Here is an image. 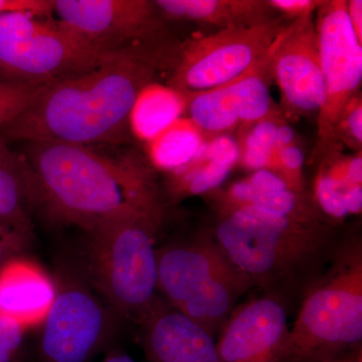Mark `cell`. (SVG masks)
I'll return each instance as SVG.
<instances>
[{
	"label": "cell",
	"mask_w": 362,
	"mask_h": 362,
	"mask_svg": "<svg viewBox=\"0 0 362 362\" xmlns=\"http://www.w3.org/2000/svg\"><path fill=\"white\" fill-rule=\"evenodd\" d=\"M175 54L157 37L111 52L89 70L45 84L35 101L0 132L25 142L116 143L129 130L138 93L157 71L171 68Z\"/></svg>",
	"instance_id": "cell-1"
},
{
	"label": "cell",
	"mask_w": 362,
	"mask_h": 362,
	"mask_svg": "<svg viewBox=\"0 0 362 362\" xmlns=\"http://www.w3.org/2000/svg\"><path fill=\"white\" fill-rule=\"evenodd\" d=\"M21 156L32 204L54 220L89 230L126 214H161L148 170L132 157L58 142H26Z\"/></svg>",
	"instance_id": "cell-2"
},
{
	"label": "cell",
	"mask_w": 362,
	"mask_h": 362,
	"mask_svg": "<svg viewBox=\"0 0 362 362\" xmlns=\"http://www.w3.org/2000/svg\"><path fill=\"white\" fill-rule=\"evenodd\" d=\"M160 218L130 214L86 230L81 271L121 319L139 322L158 300L156 235Z\"/></svg>",
	"instance_id": "cell-3"
},
{
	"label": "cell",
	"mask_w": 362,
	"mask_h": 362,
	"mask_svg": "<svg viewBox=\"0 0 362 362\" xmlns=\"http://www.w3.org/2000/svg\"><path fill=\"white\" fill-rule=\"evenodd\" d=\"M228 259L252 284L273 287L317 263L327 237L318 223H302L252 204H228L216 230Z\"/></svg>",
	"instance_id": "cell-4"
},
{
	"label": "cell",
	"mask_w": 362,
	"mask_h": 362,
	"mask_svg": "<svg viewBox=\"0 0 362 362\" xmlns=\"http://www.w3.org/2000/svg\"><path fill=\"white\" fill-rule=\"evenodd\" d=\"M362 339L361 249L347 252L305 298L277 362H326Z\"/></svg>",
	"instance_id": "cell-5"
},
{
	"label": "cell",
	"mask_w": 362,
	"mask_h": 362,
	"mask_svg": "<svg viewBox=\"0 0 362 362\" xmlns=\"http://www.w3.org/2000/svg\"><path fill=\"white\" fill-rule=\"evenodd\" d=\"M111 52L80 39L58 21L30 13L0 16V75L4 81L47 84L89 70Z\"/></svg>",
	"instance_id": "cell-6"
},
{
	"label": "cell",
	"mask_w": 362,
	"mask_h": 362,
	"mask_svg": "<svg viewBox=\"0 0 362 362\" xmlns=\"http://www.w3.org/2000/svg\"><path fill=\"white\" fill-rule=\"evenodd\" d=\"M51 310L40 326L42 362H92L108 349L121 317L80 268H59Z\"/></svg>",
	"instance_id": "cell-7"
},
{
	"label": "cell",
	"mask_w": 362,
	"mask_h": 362,
	"mask_svg": "<svg viewBox=\"0 0 362 362\" xmlns=\"http://www.w3.org/2000/svg\"><path fill=\"white\" fill-rule=\"evenodd\" d=\"M283 30L271 20L188 40L175 52L168 85L192 93L228 84L261 61Z\"/></svg>",
	"instance_id": "cell-8"
},
{
	"label": "cell",
	"mask_w": 362,
	"mask_h": 362,
	"mask_svg": "<svg viewBox=\"0 0 362 362\" xmlns=\"http://www.w3.org/2000/svg\"><path fill=\"white\" fill-rule=\"evenodd\" d=\"M315 25L324 83V103L318 113V136L323 147L334 140L343 111L362 80V45L347 16V1H323Z\"/></svg>",
	"instance_id": "cell-9"
},
{
	"label": "cell",
	"mask_w": 362,
	"mask_h": 362,
	"mask_svg": "<svg viewBox=\"0 0 362 362\" xmlns=\"http://www.w3.org/2000/svg\"><path fill=\"white\" fill-rule=\"evenodd\" d=\"M154 1L147 0H54L59 23L85 42L115 52L157 37Z\"/></svg>",
	"instance_id": "cell-10"
},
{
	"label": "cell",
	"mask_w": 362,
	"mask_h": 362,
	"mask_svg": "<svg viewBox=\"0 0 362 362\" xmlns=\"http://www.w3.org/2000/svg\"><path fill=\"white\" fill-rule=\"evenodd\" d=\"M271 69L290 115L320 112L324 83L312 14L295 18L279 35L272 49Z\"/></svg>",
	"instance_id": "cell-11"
},
{
	"label": "cell",
	"mask_w": 362,
	"mask_h": 362,
	"mask_svg": "<svg viewBox=\"0 0 362 362\" xmlns=\"http://www.w3.org/2000/svg\"><path fill=\"white\" fill-rule=\"evenodd\" d=\"M278 299L261 298L230 316L216 343L220 362H277L289 327Z\"/></svg>",
	"instance_id": "cell-12"
},
{
	"label": "cell",
	"mask_w": 362,
	"mask_h": 362,
	"mask_svg": "<svg viewBox=\"0 0 362 362\" xmlns=\"http://www.w3.org/2000/svg\"><path fill=\"white\" fill-rule=\"evenodd\" d=\"M139 323L148 362H220L213 335L159 298Z\"/></svg>",
	"instance_id": "cell-13"
},
{
	"label": "cell",
	"mask_w": 362,
	"mask_h": 362,
	"mask_svg": "<svg viewBox=\"0 0 362 362\" xmlns=\"http://www.w3.org/2000/svg\"><path fill=\"white\" fill-rule=\"evenodd\" d=\"M158 290L180 309L213 279L239 270L213 243L178 244L158 250Z\"/></svg>",
	"instance_id": "cell-14"
},
{
	"label": "cell",
	"mask_w": 362,
	"mask_h": 362,
	"mask_svg": "<svg viewBox=\"0 0 362 362\" xmlns=\"http://www.w3.org/2000/svg\"><path fill=\"white\" fill-rule=\"evenodd\" d=\"M56 293L54 279L23 255L0 267V317L28 331L44 323Z\"/></svg>",
	"instance_id": "cell-15"
},
{
	"label": "cell",
	"mask_w": 362,
	"mask_h": 362,
	"mask_svg": "<svg viewBox=\"0 0 362 362\" xmlns=\"http://www.w3.org/2000/svg\"><path fill=\"white\" fill-rule=\"evenodd\" d=\"M154 4L168 18L206 23L221 30L273 20L268 1L259 0H157Z\"/></svg>",
	"instance_id": "cell-16"
},
{
	"label": "cell",
	"mask_w": 362,
	"mask_h": 362,
	"mask_svg": "<svg viewBox=\"0 0 362 362\" xmlns=\"http://www.w3.org/2000/svg\"><path fill=\"white\" fill-rule=\"evenodd\" d=\"M240 146L230 135L209 138L194 160L171 173V188L177 194H201L225 181L240 161Z\"/></svg>",
	"instance_id": "cell-17"
},
{
	"label": "cell",
	"mask_w": 362,
	"mask_h": 362,
	"mask_svg": "<svg viewBox=\"0 0 362 362\" xmlns=\"http://www.w3.org/2000/svg\"><path fill=\"white\" fill-rule=\"evenodd\" d=\"M187 93L152 81L136 97L128 119L129 131L147 144L187 115Z\"/></svg>",
	"instance_id": "cell-18"
},
{
	"label": "cell",
	"mask_w": 362,
	"mask_h": 362,
	"mask_svg": "<svg viewBox=\"0 0 362 362\" xmlns=\"http://www.w3.org/2000/svg\"><path fill=\"white\" fill-rule=\"evenodd\" d=\"M30 180L23 156L0 136V221L30 243L33 237Z\"/></svg>",
	"instance_id": "cell-19"
},
{
	"label": "cell",
	"mask_w": 362,
	"mask_h": 362,
	"mask_svg": "<svg viewBox=\"0 0 362 362\" xmlns=\"http://www.w3.org/2000/svg\"><path fill=\"white\" fill-rule=\"evenodd\" d=\"M252 285L246 274L238 270L213 279L178 311L214 335L233 310L242 293Z\"/></svg>",
	"instance_id": "cell-20"
},
{
	"label": "cell",
	"mask_w": 362,
	"mask_h": 362,
	"mask_svg": "<svg viewBox=\"0 0 362 362\" xmlns=\"http://www.w3.org/2000/svg\"><path fill=\"white\" fill-rule=\"evenodd\" d=\"M207 139L209 137L185 116L147 143V154L154 168L171 175L194 161Z\"/></svg>",
	"instance_id": "cell-21"
},
{
	"label": "cell",
	"mask_w": 362,
	"mask_h": 362,
	"mask_svg": "<svg viewBox=\"0 0 362 362\" xmlns=\"http://www.w3.org/2000/svg\"><path fill=\"white\" fill-rule=\"evenodd\" d=\"M271 51L244 75L230 83L233 110L240 125L249 126L274 117L273 102L269 90L268 75L272 73Z\"/></svg>",
	"instance_id": "cell-22"
},
{
	"label": "cell",
	"mask_w": 362,
	"mask_h": 362,
	"mask_svg": "<svg viewBox=\"0 0 362 362\" xmlns=\"http://www.w3.org/2000/svg\"><path fill=\"white\" fill-rule=\"evenodd\" d=\"M188 118L207 136L228 134L240 125L230 98V83L214 89L187 93Z\"/></svg>",
	"instance_id": "cell-23"
},
{
	"label": "cell",
	"mask_w": 362,
	"mask_h": 362,
	"mask_svg": "<svg viewBox=\"0 0 362 362\" xmlns=\"http://www.w3.org/2000/svg\"><path fill=\"white\" fill-rule=\"evenodd\" d=\"M44 85L0 82V130L13 122L35 101Z\"/></svg>",
	"instance_id": "cell-24"
},
{
	"label": "cell",
	"mask_w": 362,
	"mask_h": 362,
	"mask_svg": "<svg viewBox=\"0 0 362 362\" xmlns=\"http://www.w3.org/2000/svg\"><path fill=\"white\" fill-rule=\"evenodd\" d=\"M344 192L320 169L315 183V194L317 202L324 213L335 218H342L349 214L345 209Z\"/></svg>",
	"instance_id": "cell-25"
},
{
	"label": "cell",
	"mask_w": 362,
	"mask_h": 362,
	"mask_svg": "<svg viewBox=\"0 0 362 362\" xmlns=\"http://www.w3.org/2000/svg\"><path fill=\"white\" fill-rule=\"evenodd\" d=\"M340 137L350 147L359 149L362 144L361 98L356 95L343 111L334 133V140Z\"/></svg>",
	"instance_id": "cell-26"
},
{
	"label": "cell",
	"mask_w": 362,
	"mask_h": 362,
	"mask_svg": "<svg viewBox=\"0 0 362 362\" xmlns=\"http://www.w3.org/2000/svg\"><path fill=\"white\" fill-rule=\"evenodd\" d=\"M304 154L296 145H290L276 150L274 168L289 182L293 189L299 192L301 188L302 168Z\"/></svg>",
	"instance_id": "cell-27"
},
{
	"label": "cell",
	"mask_w": 362,
	"mask_h": 362,
	"mask_svg": "<svg viewBox=\"0 0 362 362\" xmlns=\"http://www.w3.org/2000/svg\"><path fill=\"white\" fill-rule=\"evenodd\" d=\"M28 330L0 317V362H18Z\"/></svg>",
	"instance_id": "cell-28"
},
{
	"label": "cell",
	"mask_w": 362,
	"mask_h": 362,
	"mask_svg": "<svg viewBox=\"0 0 362 362\" xmlns=\"http://www.w3.org/2000/svg\"><path fill=\"white\" fill-rule=\"evenodd\" d=\"M280 121L277 117H271L265 120L249 126L250 129L243 138L240 148L266 150L276 152V134Z\"/></svg>",
	"instance_id": "cell-29"
},
{
	"label": "cell",
	"mask_w": 362,
	"mask_h": 362,
	"mask_svg": "<svg viewBox=\"0 0 362 362\" xmlns=\"http://www.w3.org/2000/svg\"><path fill=\"white\" fill-rule=\"evenodd\" d=\"M54 0H0V16L7 13H30L47 18L54 13Z\"/></svg>",
	"instance_id": "cell-30"
},
{
	"label": "cell",
	"mask_w": 362,
	"mask_h": 362,
	"mask_svg": "<svg viewBox=\"0 0 362 362\" xmlns=\"http://www.w3.org/2000/svg\"><path fill=\"white\" fill-rule=\"evenodd\" d=\"M247 180L254 187V197L257 194H264V192H279V190L285 189L294 190L280 173L272 170V169H261V170L255 171L254 175L247 178Z\"/></svg>",
	"instance_id": "cell-31"
},
{
	"label": "cell",
	"mask_w": 362,
	"mask_h": 362,
	"mask_svg": "<svg viewBox=\"0 0 362 362\" xmlns=\"http://www.w3.org/2000/svg\"><path fill=\"white\" fill-rule=\"evenodd\" d=\"M28 244L20 233L0 221V267L8 259L21 256Z\"/></svg>",
	"instance_id": "cell-32"
},
{
	"label": "cell",
	"mask_w": 362,
	"mask_h": 362,
	"mask_svg": "<svg viewBox=\"0 0 362 362\" xmlns=\"http://www.w3.org/2000/svg\"><path fill=\"white\" fill-rule=\"evenodd\" d=\"M323 1L316 0H271L269 6L286 16L297 18L300 16H310L320 7Z\"/></svg>",
	"instance_id": "cell-33"
},
{
	"label": "cell",
	"mask_w": 362,
	"mask_h": 362,
	"mask_svg": "<svg viewBox=\"0 0 362 362\" xmlns=\"http://www.w3.org/2000/svg\"><path fill=\"white\" fill-rule=\"evenodd\" d=\"M347 16L354 35L359 44L362 45V1L351 0L347 1Z\"/></svg>",
	"instance_id": "cell-34"
},
{
	"label": "cell",
	"mask_w": 362,
	"mask_h": 362,
	"mask_svg": "<svg viewBox=\"0 0 362 362\" xmlns=\"http://www.w3.org/2000/svg\"><path fill=\"white\" fill-rule=\"evenodd\" d=\"M344 204L349 214H358L362 209L361 185L346 188L344 192Z\"/></svg>",
	"instance_id": "cell-35"
},
{
	"label": "cell",
	"mask_w": 362,
	"mask_h": 362,
	"mask_svg": "<svg viewBox=\"0 0 362 362\" xmlns=\"http://www.w3.org/2000/svg\"><path fill=\"white\" fill-rule=\"evenodd\" d=\"M294 140L295 133L291 126L280 122L276 134V150L294 144Z\"/></svg>",
	"instance_id": "cell-36"
},
{
	"label": "cell",
	"mask_w": 362,
	"mask_h": 362,
	"mask_svg": "<svg viewBox=\"0 0 362 362\" xmlns=\"http://www.w3.org/2000/svg\"><path fill=\"white\" fill-rule=\"evenodd\" d=\"M100 362H136L132 357L119 350H110Z\"/></svg>",
	"instance_id": "cell-37"
},
{
	"label": "cell",
	"mask_w": 362,
	"mask_h": 362,
	"mask_svg": "<svg viewBox=\"0 0 362 362\" xmlns=\"http://www.w3.org/2000/svg\"><path fill=\"white\" fill-rule=\"evenodd\" d=\"M326 362H362L361 351L359 349L354 352H347V354Z\"/></svg>",
	"instance_id": "cell-38"
}]
</instances>
